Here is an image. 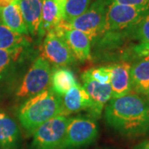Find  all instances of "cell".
Here are the masks:
<instances>
[{"label":"cell","instance_id":"obj_1","mask_svg":"<svg viewBox=\"0 0 149 149\" xmlns=\"http://www.w3.org/2000/svg\"><path fill=\"white\" fill-rule=\"evenodd\" d=\"M104 118L110 128L124 137L137 138L149 133V103L137 93L111 99Z\"/></svg>","mask_w":149,"mask_h":149},{"label":"cell","instance_id":"obj_2","mask_svg":"<svg viewBox=\"0 0 149 149\" xmlns=\"http://www.w3.org/2000/svg\"><path fill=\"white\" fill-rule=\"evenodd\" d=\"M61 97L52 89L29 98L18 112L21 125L27 133L33 134L43 123L61 115Z\"/></svg>","mask_w":149,"mask_h":149},{"label":"cell","instance_id":"obj_3","mask_svg":"<svg viewBox=\"0 0 149 149\" xmlns=\"http://www.w3.org/2000/svg\"><path fill=\"white\" fill-rule=\"evenodd\" d=\"M98 136L99 126L95 118L85 115L72 117L58 149H80L93 143Z\"/></svg>","mask_w":149,"mask_h":149},{"label":"cell","instance_id":"obj_4","mask_svg":"<svg viewBox=\"0 0 149 149\" xmlns=\"http://www.w3.org/2000/svg\"><path fill=\"white\" fill-rule=\"evenodd\" d=\"M110 0H95L85 13L70 22L62 21L65 26L80 30L90 36L92 42L104 32L105 16Z\"/></svg>","mask_w":149,"mask_h":149},{"label":"cell","instance_id":"obj_5","mask_svg":"<svg viewBox=\"0 0 149 149\" xmlns=\"http://www.w3.org/2000/svg\"><path fill=\"white\" fill-rule=\"evenodd\" d=\"M52 70L42 56H38L25 74L16 92L18 98H31L49 89Z\"/></svg>","mask_w":149,"mask_h":149},{"label":"cell","instance_id":"obj_6","mask_svg":"<svg viewBox=\"0 0 149 149\" xmlns=\"http://www.w3.org/2000/svg\"><path fill=\"white\" fill-rule=\"evenodd\" d=\"M149 12V7L119 4L110 2L105 16L104 32H119L131 29Z\"/></svg>","mask_w":149,"mask_h":149},{"label":"cell","instance_id":"obj_7","mask_svg":"<svg viewBox=\"0 0 149 149\" xmlns=\"http://www.w3.org/2000/svg\"><path fill=\"white\" fill-rule=\"evenodd\" d=\"M70 118L58 115L43 123L33 133V149H58L61 144Z\"/></svg>","mask_w":149,"mask_h":149},{"label":"cell","instance_id":"obj_8","mask_svg":"<svg viewBox=\"0 0 149 149\" xmlns=\"http://www.w3.org/2000/svg\"><path fill=\"white\" fill-rule=\"evenodd\" d=\"M56 67H65L72 64L75 57L64 39L53 30L47 33L42 46V56Z\"/></svg>","mask_w":149,"mask_h":149},{"label":"cell","instance_id":"obj_9","mask_svg":"<svg viewBox=\"0 0 149 149\" xmlns=\"http://www.w3.org/2000/svg\"><path fill=\"white\" fill-rule=\"evenodd\" d=\"M53 31L65 41L75 59L80 61L91 59L92 39L90 36L80 30L67 27L62 22Z\"/></svg>","mask_w":149,"mask_h":149},{"label":"cell","instance_id":"obj_10","mask_svg":"<svg viewBox=\"0 0 149 149\" xmlns=\"http://www.w3.org/2000/svg\"><path fill=\"white\" fill-rule=\"evenodd\" d=\"M81 79L83 87L93 101V108L90 110L91 117L97 118L101 116L104 107L112 99V88L109 84H100L91 77L88 70L85 71Z\"/></svg>","mask_w":149,"mask_h":149},{"label":"cell","instance_id":"obj_11","mask_svg":"<svg viewBox=\"0 0 149 149\" xmlns=\"http://www.w3.org/2000/svg\"><path fill=\"white\" fill-rule=\"evenodd\" d=\"M65 2L61 0H42L41 23L38 35L42 37L55 29L63 21Z\"/></svg>","mask_w":149,"mask_h":149},{"label":"cell","instance_id":"obj_12","mask_svg":"<svg viewBox=\"0 0 149 149\" xmlns=\"http://www.w3.org/2000/svg\"><path fill=\"white\" fill-rule=\"evenodd\" d=\"M61 115L69 116L70 114L93 108V101L83 86L76 84L65 95L61 97Z\"/></svg>","mask_w":149,"mask_h":149},{"label":"cell","instance_id":"obj_13","mask_svg":"<svg viewBox=\"0 0 149 149\" xmlns=\"http://www.w3.org/2000/svg\"><path fill=\"white\" fill-rule=\"evenodd\" d=\"M132 65L127 61H120L112 65L110 85L112 99L126 95L133 91L131 81Z\"/></svg>","mask_w":149,"mask_h":149},{"label":"cell","instance_id":"obj_14","mask_svg":"<svg viewBox=\"0 0 149 149\" xmlns=\"http://www.w3.org/2000/svg\"><path fill=\"white\" fill-rule=\"evenodd\" d=\"M21 134L16 122L0 109V149H18Z\"/></svg>","mask_w":149,"mask_h":149},{"label":"cell","instance_id":"obj_15","mask_svg":"<svg viewBox=\"0 0 149 149\" xmlns=\"http://www.w3.org/2000/svg\"><path fill=\"white\" fill-rule=\"evenodd\" d=\"M0 20L12 31L23 36L29 35L20 8V0H15L0 13Z\"/></svg>","mask_w":149,"mask_h":149},{"label":"cell","instance_id":"obj_16","mask_svg":"<svg viewBox=\"0 0 149 149\" xmlns=\"http://www.w3.org/2000/svg\"><path fill=\"white\" fill-rule=\"evenodd\" d=\"M20 8L29 34L32 36L38 35L42 0H20Z\"/></svg>","mask_w":149,"mask_h":149},{"label":"cell","instance_id":"obj_17","mask_svg":"<svg viewBox=\"0 0 149 149\" xmlns=\"http://www.w3.org/2000/svg\"><path fill=\"white\" fill-rule=\"evenodd\" d=\"M77 83L74 73L70 70L65 67H56L52 70V90L59 96L62 97Z\"/></svg>","mask_w":149,"mask_h":149},{"label":"cell","instance_id":"obj_18","mask_svg":"<svg viewBox=\"0 0 149 149\" xmlns=\"http://www.w3.org/2000/svg\"><path fill=\"white\" fill-rule=\"evenodd\" d=\"M133 90L139 95L149 94V61L140 60L131 67Z\"/></svg>","mask_w":149,"mask_h":149},{"label":"cell","instance_id":"obj_19","mask_svg":"<svg viewBox=\"0 0 149 149\" xmlns=\"http://www.w3.org/2000/svg\"><path fill=\"white\" fill-rule=\"evenodd\" d=\"M29 45L27 38L23 35L14 32L0 23V50H14L25 48Z\"/></svg>","mask_w":149,"mask_h":149},{"label":"cell","instance_id":"obj_20","mask_svg":"<svg viewBox=\"0 0 149 149\" xmlns=\"http://www.w3.org/2000/svg\"><path fill=\"white\" fill-rule=\"evenodd\" d=\"M92 0H67L65 5L63 21L70 22L80 16L90 7Z\"/></svg>","mask_w":149,"mask_h":149},{"label":"cell","instance_id":"obj_21","mask_svg":"<svg viewBox=\"0 0 149 149\" xmlns=\"http://www.w3.org/2000/svg\"><path fill=\"white\" fill-rule=\"evenodd\" d=\"M25 48L14 50H0V79L5 74L12 65L20 58Z\"/></svg>","mask_w":149,"mask_h":149},{"label":"cell","instance_id":"obj_22","mask_svg":"<svg viewBox=\"0 0 149 149\" xmlns=\"http://www.w3.org/2000/svg\"><path fill=\"white\" fill-rule=\"evenodd\" d=\"M132 29L134 37L140 43H149V12Z\"/></svg>","mask_w":149,"mask_h":149},{"label":"cell","instance_id":"obj_23","mask_svg":"<svg viewBox=\"0 0 149 149\" xmlns=\"http://www.w3.org/2000/svg\"><path fill=\"white\" fill-rule=\"evenodd\" d=\"M91 77L100 84H109L111 80L112 65L88 70Z\"/></svg>","mask_w":149,"mask_h":149},{"label":"cell","instance_id":"obj_24","mask_svg":"<svg viewBox=\"0 0 149 149\" xmlns=\"http://www.w3.org/2000/svg\"><path fill=\"white\" fill-rule=\"evenodd\" d=\"M133 52L141 60L149 61V43H139L133 47Z\"/></svg>","mask_w":149,"mask_h":149},{"label":"cell","instance_id":"obj_25","mask_svg":"<svg viewBox=\"0 0 149 149\" xmlns=\"http://www.w3.org/2000/svg\"><path fill=\"white\" fill-rule=\"evenodd\" d=\"M110 2L124 5L149 7V0H110Z\"/></svg>","mask_w":149,"mask_h":149},{"label":"cell","instance_id":"obj_26","mask_svg":"<svg viewBox=\"0 0 149 149\" xmlns=\"http://www.w3.org/2000/svg\"><path fill=\"white\" fill-rule=\"evenodd\" d=\"M15 0H0V13L7 6L12 4Z\"/></svg>","mask_w":149,"mask_h":149},{"label":"cell","instance_id":"obj_27","mask_svg":"<svg viewBox=\"0 0 149 149\" xmlns=\"http://www.w3.org/2000/svg\"><path fill=\"white\" fill-rule=\"evenodd\" d=\"M134 149H149V140H146L138 144Z\"/></svg>","mask_w":149,"mask_h":149},{"label":"cell","instance_id":"obj_28","mask_svg":"<svg viewBox=\"0 0 149 149\" xmlns=\"http://www.w3.org/2000/svg\"><path fill=\"white\" fill-rule=\"evenodd\" d=\"M61 1H63V2H65V3H66V1H67V0H61Z\"/></svg>","mask_w":149,"mask_h":149},{"label":"cell","instance_id":"obj_29","mask_svg":"<svg viewBox=\"0 0 149 149\" xmlns=\"http://www.w3.org/2000/svg\"><path fill=\"white\" fill-rule=\"evenodd\" d=\"M148 97H149V94H148Z\"/></svg>","mask_w":149,"mask_h":149}]
</instances>
